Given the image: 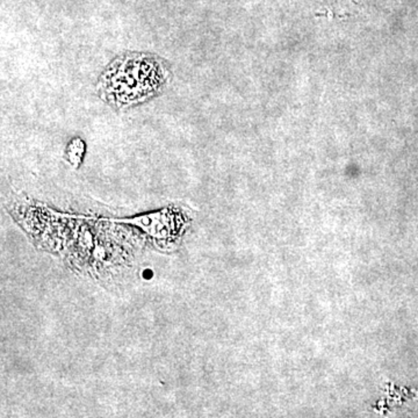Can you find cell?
Here are the masks:
<instances>
[{
    "instance_id": "cell-3",
    "label": "cell",
    "mask_w": 418,
    "mask_h": 418,
    "mask_svg": "<svg viewBox=\"0 0 418 418\" xmlns=\"http://www.w3.org/2000/svg\"><path fill=\"white\" fill-rule=\"evenodd\" d=\"M84 151V143L81 140L76 139L71 142L70 144L68 145V149H67V156H68L71 166H74V168L81 166Z\"/></svg>"
},
{
    "instance_id": "cell-1",
    "label": "cell",
    "mask_w": 418,
    "mask_h": 418,
    "mask_svg": "<svg viewBox=\"0 0 418 418\" xmlns=\"http://www.w3.org/2000/svg\"><path fill=\"white\" fill-rule=\"evenodd\" d=\"M171 70L159 56L128 53L115 58L99 79L100 98L115 109L148 102L164 90Z\"/></svg>"
},
{
    "instance_id": "cell-2",
    "label": "cell",
    "mask_w": 418,
    "mask_h": 418,
    "mask_svg": "<svg viewBox=\"0 0 418 418\" xmlns=\"http://www.w3.org/2000/svg\"><path fill=\"white\" fill-rule=\"evenodd\" d=\"M129 222L137 224L142 227V229L145 230L150 235H166V230L170 226V215L168 210L164 212L154 213L150 215L140 216L136 219L130 220Z\"/></svg>"
},
{
    "instance_id": "cell-4",
    "label": "cell",
    "mask_w": 418,
    "mask_h": 418,
    "mask_svg": "<svg viewBox=\"0 0 418 418\" xmlns=\"http://www.w3.org/2000/svg\"><path fill=\"white\" fill-rule=\"evenodd\" d=\"M152 274H152L151 270L143 271V278H145V279H151Z\"/></svg>"
}]
</instances>
